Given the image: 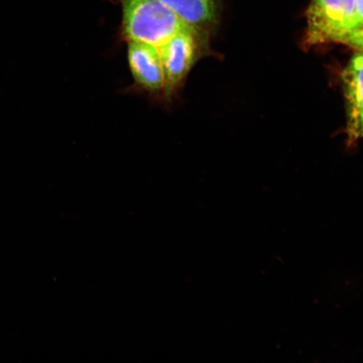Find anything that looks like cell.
Instances as JSON below:
<instances>
[{
	"label": "cell",
	"instance_id": "obj_5",
	"mask_svg": "<svg viewBox=\"0 0 363 363\" xmlns=\"http://www.w3.org/2000/svg\"><path fill=\"white\" fill-rule=\"evenodd\" d=\"M128 61L136 83L152 92L164 89V71L160 52L155 45L130 42Z\"/></svg>",
	"mask_w": 363,
	"mask_h": 363
},
{
	"label": "cell",
	"instance_id": "obj_1",
	"mask_svg": "<svg viewBox=\"0 0 363 363\" xmlns=\"http://www.w3.org/2000/svg\"><path fill=\"white\" fill-rule=\"evenodd\" d=\"M123 31L129 42L161 47L191 27L159 0H122Z\"/></svg>",
	"mask_w": 363,
	"mask_h": 363
},
{
	"label": "cell",
	"instance_id": "obj_2",
	"mask_svg": "<svg viewBox=\"0 0 363 363\" xmlns=\"http://www.w3.org/2000/svg\"><path fill=\"white\" fill-rule=\"evenodd\" d=\"M356 0H312L308 6L303 48L340 43L357 29Z\"/></svg>",
	"mask_w": 363,
	"mask_h": 363
},
{
	"label": "cell",
	"instance_id": "obj_3",
	"mask_svg": "<svg viewBox=\"0 0 363 363\" xmlns=\"http://www.w3.org/2000/svg\"><path fill=\"white\" fill-rule=\"evenodd\" d=\"M204 31L189 27L162 45L160 55L167 96L174 92L202 53Z\"/></svg>",
	"mask_w": 363,
	"mask_h": 363
},
{
	"label": "cell",
	"instance_id": "obj_7",
	"mask_svg": "<svg viewBox=\"0 0 363 363\" xmlns=\"http://www.w3.org/2000/svg\"><path fill=\"white\" fill-rule=\"evenodd\" d=\"M340 44L348 45V47L355 48L358 52H363V27L357 28L349 33L340 40Z\"/></svg>",
	"mask_w": 363,
	"mask_h": 363
},
{
	"label": "cell",
	"instance_id": "obj_8",
	"mask_svg": "<svg viewBox=\"0 0 363 363\" xmlns=\"http://www.w3.org/2000/svg\"><path fill=\"white\" fill-rule=\"evenodd\" d=\"M356 20L357 28L363 27V0H356Z\"/></svg>",
	"mask_w": 363,
	"mask_h": 363
},
{
	"label": "cell",
	"instance_id": "obj_6",
	"mask_svg": "<svg viewBox=\"0 0 363 363\" xmlns=\"http://www.w3.org/2000/svg\"><path fill=\"white\" fill-rule=\"evenodd\" d=\"M186 24L206 31L219 17V0H159Z\"/></svg>",
	"mask_w": 363,
	"mask_h": 363
},
{
	"label": "cell",
	"instance_id": "obj_4",
	"mask_svg": "<svg viewBox=\"0 0 363 363\" xmlns=\"http://www.w3.org/2000/svg\"><path fill=\"white\" fill-rule=\"evenodd\" d=\"M342 88L346 99L348 144L363 138V52L354 55L342 74Z\"/></svg>",
	"mask_w": 363,
	"mask_h": 363
}]
</instances>
